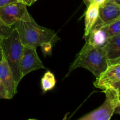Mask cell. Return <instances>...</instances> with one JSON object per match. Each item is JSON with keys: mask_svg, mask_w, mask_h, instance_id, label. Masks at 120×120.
Returning a JSON list of instances; mask_svg holds the SVG:
<instances>
[{"mask_svg": "<svg viewBox=\"0 0 120 120\" xmlns=\"http://www.w3.org/2000/svg\"><path fill=\"white\" fill-rule=\"evenodd\" d=\"M16 24L23 46L37 48L44 43H51L55 45L60 40L54 30L38 24L27 9Z\"/></svg>", "mask_w": 120, "mask_h": 120, "instance_id": "cell-1", "label": "cell"}, {"mask_svg": "<svg viewBox=\"0 0 120 120\" xmlns=\"http://www.w3.org/2000/svg\"><path fill=\"white\" fill-rule=\"evenodd\" d=\"M107 66L108 60L103 47L93 48L85 43L70 65L66 77L76 68H83L89 70L97 78Z\"/></svg>", "mask_w": 120, "mask_h": 120, "instance_id": "cell-2", "label": "cell"}, {"mask_svg": "<svg viewBox=\"0 0 120 120\" xmlns=\"http://www.w3.org/2000/svg\"><path fill=\"white\" fill-rule=\"evenodd\" d=\"M23 47L16 27L12 28L10 35L7 38L1 42V52L9 64L18 86L22 79L20 72L19 63Z\"/></svg>", "mask_w": 120, "mask_h": 120, "instance_id": "cell-3", "label": "cell"}, {"mask_svg": "<svg viewBox=\"0 0 120 120\" xmlns=\"http://www.w3.org/2000/svg\"><path fill=\"white\" fill-rule=\"evenodd\" d=\"M103 92L105 94L103 104L77 120H110L114 114L120 113V87H111ZM63 120H68L67 115Z\"/></svg>", "mask_w": 120, "mask_h": 120, "instance_id": "cell-4", "label": "cell"}, {"mask_svg": "<svg viewBox=\"0 0 120 120\" xmlns=\"http://www.w3.org/2000/svg\"><path fill=\"white\" fill-rule=\"evenodd\" d=\"M120 62H108L107 69L94 82L96 87L103 91L111 87H120Z\"/></svg>", "mask_w": 120, "mask_h": 120, "instance_id": "cell-5", "label": "cell"}, {"mask_svg": "<svg viewBox=\"0 0 120 120\" xmlns=\"http://www.w3.org/2000/svg\"><path fill=\"white\" fill-rule=\"evenodd\" d=\"M19 68L22 78L31 71L45 69L43 63L39 57L36 48L28 46L23 47Z\"/></svg>", "mask_w": 120, "mask_h": 120, "instance_id": "cell-6", "label": "cell"}, {"mask_svg": "<svg viewBox=\"0 0 120 120\" xmlns=\"http://www.w3.org/2000/svg\"><path fill=\"white\" fill-rule=\"evenodd\" d=\"M26 6L21 2L11 4L0 8V19L5 25L12 28L22 18Z\"/></svg>", "mask_w": 120, "mask_h": 120, "instance_id": "cell-7", "label": "cell"}, {"mask_svg": "<svg viewBox=\"0 0 120 120\" xmlns=\"http://www.w3.org/2000/svg\"><path fill=\"white\" fill-rule=\"evenodd\" d=\"M0 81L5 89L9 99L12 98L16 93L18 85L14 80L9 64L2 53L0 60Z\"/></svg>", "mask_w": 120, "mask_h": 120, "instance_id": "cell-8", "label": "cell"}, {"mask_svg": "<svg viewBox=\"0 0 120 120\" xmlns=\"http://www.w3.org/2000/svg\"><path fill=\"white\" fill-rule=\"evenodd\" d=\"M109 38L107 32L103 23L97 19L90 34L86 38V44L93 48L104 47Z\"/></svg>", "mask_w": 120, "mask_h": 120, "instance_id": "cell-9", "label": "cell"}, {"mask_svg": "<svg viewBox=\"0 0 120 120\" xmlns=\"http://www.w3.org/2000/svg\"><path fill=\"white\" fill-rule=\"evenodd\" d=\"M120 16V5L109 1L99 5L98 19L101 23H105Z\"/></svg>", "mask_w": 120, "mask_h": 120, "instance_id": "cell-10", "label": "cell"}, {"mask_svg": "<svg viewBox=\"0 0 120 120\" xmlns=\"http://www.w3.org/2000/svg\"><path fill=\"white\" fill-rule=\"evenodd\" d=\"M103 49L108 61H120V35L109 37Z\"/></svg>", "mask_w": 120, "mask_h": 120, "instance_id": "cell-11", "label": "cell"}, {"mask_svg": "<svg viewBox=\"0 0 120 120\" xmlns=\"http://www.w3.org/2000/svg\"><path fill=\"white\" fill-rule=\"evenodd\" d=\"M99 15V5L93 2L87 6L85 12V29H84V38H86L90 34L97 22Z\"/></svg>", "mask_w": 120, "mask_h": 120, "instance_id": "cell-12", "label": "cell"}, {"mask_svg": "<svg viewBox=\"0 0 120 120\" xmlns=\"http://www.w3.org/2000/svg\"><path fill=\"white\" fill-rule=\"evenodd\" d=\"M56 79L53 74L48 70L41 79V87L44 92L51 90L56 85Z\"/></svg>", "mask_w": 120, "mask_h": 120, "instance_id": "cell-13", "label": "cell"}, {"mask_svg": "<svg viewBox=\"0 0 120 120\" xmlns=\"http://www.w3.org/2000/svg\"><path fill=\"white\" fill-rule=\"evenodd\" d=\"M103 25L109 37L120 35V16L110 22L103 23Z\"/></svg>", "mask_w": 120, "mask_h": 120, "instance_id": "cell-14", "label": "cell"}, {"mask_svg": "<svg viewBox=\"0 0 120 120\" xmlns=\"http://www.w3.org/2000/svg\"><path fill=\"white\" fill-rule=\"evenodd\" d=\"M12 28L5 25L0 19V41L7 38L10 35Z\"/></svg>", "mask_w": 120, "mask_h": 120, "instance_id": "cell-15", "label": "cell"}, {"mask_svg": "<svg viewBox=\"0 0 120 120\" xmlns=\"http://www.w3.org/2000/svg\"><path fill=\"white\" fill-rule=\"evenodd\" d=\"M53 45L51 43H44L41 46L42 48V52L44 54V56L50 55L52 52V48L53 47Z\"/></svg>", "mask_w": 120, "mask_h": 120, "instance_id": "cell-16", "label": "cell"}, {"mask_svg": "<svg viewBox=\"0 0 120 120\" xmlns=\"http://www.w3.org/2000/svg\"><path fill=\"white\" fill-rule=\"evenodd\" d=\"M0 98H3V99H9V96L7 94V91L5 89L4 87L3 84L0 81Z\"/></svg>", "mask_w": 120, "mask_h": 120, "instance_id": "cell-17", "label": "cell"}, {"mask_svg": "<svg viewBox=\"0 0 120 120\" xmlns=\"http://www.w3.org/2000/svg\"><path fill=\"white\" fill-rule=\"evenodd\" d=\"M15 2H20L19 0H0V8Z\"/></svg>", "mask_w": 120, "mask_h": 120, "instance_id": "cell-18", "label": "cell"}, {"mask_svg": "<svg viewBox=\"0 0 120 120\" xmlns=\"http://www.w3.org/2000/svg\"><path fill=\"white\" fill-rule=\"evenodd\" d=\"M19 2L26 6H31L33 4V0H19Z\"/></svg>", "mask_w": 120, "mask_h": 120, "instance_id": "cell-19", "label": "cell"}, {"mask_svg": "<svg viewBox=\"0 0 120 120\" xmlns=\"http://www.w3.org/2000/svg\"><path fill=\"white\" fill-rule=\"evenodd\" d=\"M106 1V0H94L93 2L97 4L98 5H100L102 4H103L104 2H105Z\"/></svg>", "mask_w": 120, "mask_h": 120, "instance_id": "cell-20", "label": "cell"}, {"mask_svg": "<svg viewBox=\"0 0 120 120\" xmlns=\"http://www.w3.org/2000/svg\"><path fill=\"white\" fill-rule=\"evenodd\" d=\"M93 1L94 0H83V1H84V2L85 3V4L87 5V6L89 5L90 3H91V2H93Z\"/></svg>", "mask_w": 120, "mask_h": 120, "instance_id": "cell-21", "label": "cell"}, {"mask_svg": "<svg viewBox=\"0 0 120 120\" xmlns=\"http://www.w3.org/2000/svg\"><path fill=\"white\" fill-rule=\"evenodd\" d=\"M106 1H111V2H114V3L117 4V5H120V0H106Z\"/></svg>", "mask_w": 120, "mask_h": 120, "instance_id": "cell-22", "label": "cell"}, {"mask_svg": "<svg viewBox=\"0 0 120 120\" xmlns=\"http://www.w3.org/2000/svg\"><path fill=\"white\" fill-rule=\"evenodd\" d=\"M1 41H0V60L1 59V57H2V53H1Z\"/></svg>", "mask_w": 120, "mask_h": 120, "instance_id": "cell-23", "label": "cell"}, {"mask_svg": "<svg viewBox=\"0 0 120 120\" xmlns=\"http://www.w3.org/2000/svg\"><path fill=\"white\" fill-rule=\"evenodd\" d=\"M38 0H33V4L34 3H35V2H36V1H37Z\"/></svg>", "mask_w": 120, "mask_h": 120, "instance_id": "cell-24", "label": "cell"}, {"mask_svg": "<svg viewBox=\"0 0 120 120\" xmlns=\"http://www.w3.org/2000/svg\"><path fill=\"white\" fill-rule=\"evenodd\" d=\"M28 120H35V119H29Z\"/></svg>", "mask_w": 120, "mask_h": 120, "instance_id": "cell-25", "label": "cell"}]
</instances>
